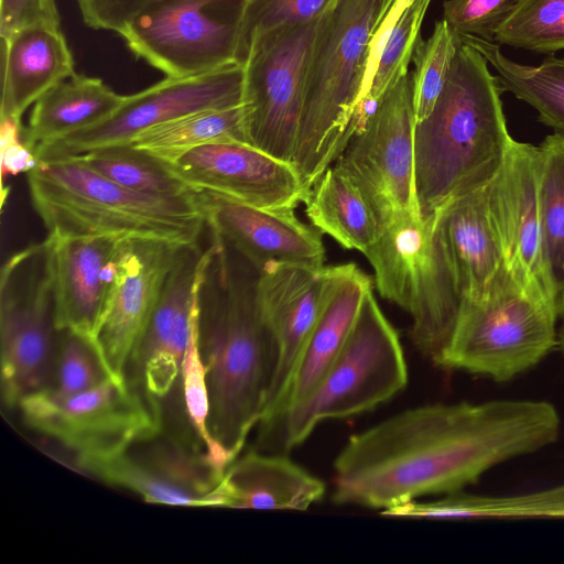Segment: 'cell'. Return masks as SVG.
<instances>
[{"instance_id": "cell-8", "label": "cell", "mask_w": 564, "mask_h": 564, "mask_svg": "<svg viewBox=\"0 0 564 564\" xmlns=\"http://www.w3.org/2000/svg\"><path fill=\"white\" fill-rule=\"evenodd\" d=\"M381 297L412 318L415 347L438 366L454 330L462 300L434 229L433 217L401 215L381 226L364 252Z\"/></svg>"}, {"instance_id": "cell-38", "label": "cell", "mask_w": 564, "mask_h": 564, "mask_svg": "<svg viewBox=\"0 0 564 564\" xmlns=\"http://www.w3.org/2000/svg\"><path fill=\"white\" fill-rule=\"evenodd\" d=\"M55 361V383L46 389L56 397L80 393L109 377L94 343L72 330H58Z\"/></svg>"}, {"instance_id": "cell-21", "label": "cell", "mask_w": 564, "mask_h": 564, "mask_svg": "<svg viewBox=\"0 0 564 564\" xmlns=\"http://www.w3.org/2000/svg\"><path fill=\"white\" fill-rule=\"evenodd\" d=\"M326 273L327 267L296 263H273L259 273V306L279 346V366L262 419L290 384L323 304Z\"/></svg>"}, {"instance_id": "cell-22", "label": "cell", "mask_w": 564, "mask_h": 564, "mask_svg": "<svg viewBox=\"0 0 564 564\" xmlns=\"http://www.w3.org/2000/svg\"><path fill=\"white\" fill-rule=\"evenodd\" d=\"M371 288L369 276L355 263L327 267L323 304L290 384L273 411L261 421L296 405L314 390L341 350Z\"/></svg>"}, {"instance_id": "cell-1", "label": "cell", "mask_w": 564, "mask_h": 564, "mask_svg": "<svg viewBox=\"0 0 564 564\" xmlns=\"http://www.w3.org/2000/svg\"><path fill=\"white\" fill-rule=\"evenodd\" d=\"M543 400L432 403L351 435L334 460L333 501L381 511L478 482L494 466L556 442Z\"/></svg>"}, {"instance_id": "cell-32", "label": "cell", "mask_w": 564, "mask_h": 564, "mask_svg": "<svg viewBox=\"0 0 564 564\" xmlns=\"http://www.w3.org/2000/svg\"><path fill=\"white\" fill-rule=\"evenodd\" d=\"M215 142L248 143L241 106L192 113L148 129L130 141L162 160Z\"/></svg>"}, {"instance_id": "cell-39", "label": "cell", "mask_w": 564, "mask_h": 564, "mask_svg": "<svg viewBox=\"0 0 564 564\" xmlns=\"http://www.w3.org/2000/svg\"><path fill=\"white\" fill-rule=\"evenodd\" d=\"M336 0H247L237 61L242 66L252 41L271 30L321 18Z\"/></svg>"}, {"instance_id": "cell-19", "label": "cell", "mask_w": 564, "mask_h": 564, "mask_svg": "<svg viewBox=\"0 0 564 564\" xmlns=\"http://www.w3.org/2000/svg\"><path fill=\"white\" fill-rule=\"evenodd\" d=\"M207 254L198 243L182 248L134 352L130 368L152 399L164 398L180 377Z\"/></svg>"}, {"instance_id": "cell-14", "label": "cell", "mask_w": 564, "mask_h": 564, "mask_svg": "<svg viewBox=\"0 0 564 564\" xmlns=\"http://www.w3.org/2000/svg\"><path fill=\"white\" fill-rule=\"evenodd\" d=\"M242 89L243 68L239 64L193 77H165L126 96L105 120L43 147L35 156L44 161L128 143L148 129L192 113L241 106Z\"/></svg>"}, {"instance_id": "cell-34", "label": "cell", "mask_w": 564, "mask_h": 564, "mask_svg": "<svg viewBox=\"0 0 564 564\" xmlns=\"http://www.w3.org/2000/svg\"><path fill=\"white\" fill-rule=\"evenodd\" d=\"M431 1L413 0L392 26L382 46L368 91L357 105L349 122V134L354 135L364 129L384 94L409 73V64L421 40V25Z\"/></svg>"}, {"instance_id": "cell-15", "label": "cell", "mask_w": 564, "mask_h": 564, "mask_svg": "<svg viewBox=\"0 0 564 564\" xmlns=\"http://www.w3.org/2000/svg\"><path fill=\"white\" fill-rule=\"evenodd\" d=\"M184 246L158 238L121 239L115 286L95 335L97 352L111 379L128 381L134 352Z\"/></svg>"}, {"instance_id": "cell-10", "label": "cell", "mask_w": 564, "mask_h": 564, "mask_svg": "<svg viewBox=\"0 0 564 564\" xmlns=\"http://www.w3.org/2000/svg\"><path fill=\"white\" fill-rule=\"evenodd\" d=\"M247 0H162L118 32L130 51L166 77L185 78L238 64Z\"/></svg>"}, {"instance_id": "cell-12", "label": "cell", "mask_w": 564, "mask_h": 564, "mask_svg": "<svg viewBox=\"0 0 564 564\" xmlns=\"http://www.w3.org/2000/svg\"><path fill=\"white\" fill-rule=\"evenodd\" d=\"M319 19L261 34L252 41L242 64L241 107L247 142L291 164L300 130L306 64Z\"/></svg>"}, {"instance_id": "cell-3", "label": "cell", "mask_w": 564, "mask_h": 564, "mask_svg": "<svg viewBox=\"0 0 564 564\" xmlns=\"http://www.w3.org/2000/svg\"><path fill=\"white\" fill-rule=\"evenodd\" d=\"M488 62L460 43L433 110L414 128V186L421 218L486 186L513 141Z\"/></svg>"}, {"instance_id": "cell-16", "label": "cell", "mask_w": 564, "mask_h": 564, "mask_svg": "<svg viewBox=\"0 0 564 564\" xmlns=\"http://www.w3.org/2000/svg\"><path fill=\"white\" fill-rule=\"evenodd\" d=\"M163 161L191 188L259 208L294 210L311 192L291 163L248 143H208Z\"/></svg>"}, {"instance_id": "cell-27", "label": "cell", "mask_w": 564, "mask_h": 564, "mask_svg": "<svg viewBox=\"0 0 564 564\" xmlns=\"http://www.w3.org/2000/svg\"><path fill=\"white\" fill-rule=\"evenodd\" d=\"M77 466L110 485L139 495L150 503L209 507L187 480L175 456L154 444L142 458L129 449L106 457L76 458Z\"/></svg>"}, {"instance_id": "cell-37", "label": "cell", "mask_w": 564, "mask_h": 564, "mask_svg": "<svg viewBox=\"0 0 564 564\" xmlns=\"http://www.w3.org/2000/svg\"><path fill=\"white\" fill-rule=\"evenodd\" d=\"M198 290V289H197ZM181 382L186 415L203 446L206 464L223 476L216 446L208 430L209 398L205 365L198 346L197 293L193 310L191 333L181 366Z\"/></svg>"}, {"instance_id": "cell-44", "label": "cell", "mask_w": 564, "mask_h": 564, "mask_svg": "<svg viewBox=\"0 0 564 564\" xmlns=\"http://www.w3.org/2000/svg\"><path fill=\"white\" fill-rule=\"evenodd\" d=\"M412 2L413 0H394L391 9L401 14Z\"/></svg>"}, {"instance_id": "cell-5", "label": "cell", "mask_w": 564, "mask_h": 564, "mask_svg": "<svg viewBox=\"0 0 564 564\" xmlns=\"http://www.w3.org/2000/svg\"><path fill=\"white\" fill-rule=\"evenodd\" d=\"M394 0H336L307 58L293 166L311 191L340 155L361 98L375 36Z\"/></svg>"}, {"instance_id": "cell-23", "label": "cell", "mask_w": 564, "mask_h": 564, "mask_svg": "<svg viewBox=\"0 0 564 564\" xmlns=\"http://www.w3.org/2000/svg\"><path fill=\"white\" fill-rule=\"evenodd\" d=\"M432 217L462 303L480 296L507 269L486 186L451 200Z\"/></svg>"}, {"instance_id": "cell-45", "label": "cell", "mask_w": 564, "mask_h": 564, "mask_svg": "<svg viewBox=\"0 0 564 564\" xmlns=\"http://www.w3.org/2000/svg\"><path fill=\"white\" fill-rule=\"evenodd\" d=\"M557 347H558L560 351L562 352V355L564 356V323L558 328V343H557Z\"/></svg>"}, {"instance_id": "cell-33", "label": "cell", "mask_w": 564, "mask_h": 564, "mask_svg": "<svg viewBox=\"0 0 564 564\" xmlns=\"http://www.w3.org/2000/svg\"><path fill=\"white\" fill-rule=\"evenodd\" d=\"M112 182L141 193L177 196L193 191L165 162L132 143H119L73 156Z\"/></svg>"}, {"instance_id": "cell-28", "label": "cell", "mask_w": 564, "mask_h": 564, "mask_svg": "<svg viewBox=\"0 0 564 564\" xmlns=\"http://www.w3.org/2000/svg\"><path fill=\"white\" fill-rule=\"evenodd\" d=\"M305 205L313 227L346 249L364 253L380 234L379 219L365 194L335 164L313 184Z\"/></svg>"}, {"instance_id": "cell-40", "label": "cell", "mask_w": 564, "mask_h": 564, "mask_svg": "<svg viewBox=\"0 0 564 564\" xmlns=\"http://www.w3.org/2000/svg\"><path fill=\"white\" fill-rule=\"evenodd\" d=\"M516 0H446L443 20L458 40L469 35L494 42L495 32Z\"/></svg>"}, {"instance_id": "cell-17", "label": "cell", "mask_w": 564, "mask_h": 564, "mask_svg": "<svg viewBox=\"0 0 564 564\" xmlns=\"http://www.w3.org/2000/svg\"><path fill=\"white\" fill-rule=\"evenodd\" d=\"M539 167L538 145L513 140L486 185L487 207L508 270L552 302L542 257Z\"/></svg>"}, {"instance_id": "cell-30", "label": "cell", "mask_w": 564, "mask_h": 564, "mask_svg": "<svg viewBox=\"0 0 564 564\" xmlns=\"http://www.w3.org/2000/svg\"><path fill=\"white\" fill-rule=\"evenodd\" d=\"M538 149L542 257L553 306L564 318V133L546 135Z\"/></svg>"}, {"instance_id": "cell-13", "label": "cell", "mask_w": 564, "mask_h": 564, "mask_svg": "<svg viewBox=\"0 0 564 564\" xmlns=\"http://www.w3.org/2000/svg\"><path fill=\"white\" fill-rule=\"evenodd\" d=\"M412 77L402 76L382 97L361 131L333 163L359 186L380 226L401 215L420 216L414 186Z\"/></svg>"}, {"instance_id": "cell-35", "label": "cell", "mask_w": 564, "mask_h": 564, "mask_svg": "<svg viewBox=\"0 0 564 564\" xmlns=\"http://www.w3.org/2000/svg\"><path fill=\"white\" fill-rule=\"evenodd\" d=\"M494 42L538 53L564 50V0H516Z\"/></svg>"}, {"instance_id": "cell-29", "label": "cell", "mask_w": 564, "mask_h": 564, "mask_svg": "<svg viewBox=\"0 0 564 564\" xmlns=\"http://www.w3.org/2000/svg\"><path fill=\"white\" fill-rule=\"evenodd\" d=\"M392 514L451 520L564 519V484L518 495H474L463 490L433 501H408Z\"/></svg>"}, {"instance_id": "cell-9", "label": "cell", "mask_w": 564, "mask_h": 564, "mask_svg": "<svg viewBox=\"0 0 564 564\" xmlns=\"http://www.w3.org/2000/svg\"><path fill=\"white\" fill-rule=\"evenodd\" d=\"M1 392L18 405L50 387L57 335L50 237L12 254L0 275Z\"/></svg>"}, {"instance_id": "cell-18", "label": "cell", "mask_w": 564, "mask_h": 564, "mask_svg": "<svg viewBox=\"0 0 564 564\" xmlns=\"http://www.w3.org/2000/svg\"><path fill=\"white\" fill-rule=\"evenodd\" d=\"M195 192L207 228L259 273L273 263L324 265L325 247L321 232L302 223L294 210L264 209L210 191Z\"/></svg>"}, {"instance_id": "cell-42", "label": "cell", "mask_w": 564, "mask_h": 564, "mask_svg": "<svg viewBox=\"0 0 564 564\" xmlns=\"http://www.w3.org/2000/svg\"><path fill=\"white\" fill-rule=\"evenodd\" d=\"M162 0H77L84 22L91 29L119 32L137 13Z\"/></svg>"}, {"instance_id": "cell-6", "label": "cell", "mask_w": 564, "mask_h": 564, "mask_svg": "<svg viewBox=\"0 0 564 564\" xmlns=\"http://www.w3.org/2000/svg\"><path fill=\"white\" fill-rule=\"evenodd\" d=\"M406 383L408 367L398 333L371 288L341 350L314 390L296 405L258 424V447L286 455L319 423L370 411Z\"/></svg>"}, {"instance_id": "cell-24", "label": "cell", "mask_w": 564, "mask_h": 564, "mask_svg": "<svg viewBox=\"0 0 564 564\" xmlns=\"http://www.w3.org/2000/svg\"><path fill=\"white\" fill-rule=\"evenodd\" d=\"M325 491L319 478L285 454L251 451L226 468L214 490V500L217 508L306 510Z\"/></svg>"}, {"instance_id": "cell-7", "label": "cell", "mask_w": 564, "mask_h": 564, "mask_svg": "<svg viewBox=\"0 0 564 564\" xmlns=\"http://www.w3.org/2000/svg\"><path fill=\"white\" fill-rule=\"evenodd\" d=\"M557 318L552 302L507 268L485 293L462 303L438 366L509 381L557 347Z\"/></svg>"}, {"instance_id": "cell-43", "label": "cell", "mask_w": 564, "mask_h": 564, "mask_svg": "<svg viewBox=\"0 0 564 564\" xmlns=\"http://www.w3.org/2000/svg\"><path fill=\"white\" fill-rule=\"evenodd\" d=\"M22 124L1 120L2 174L28 173L37 164L36 156L22 140Z\"/></svg>"}, {"instance_id": "cell-20", "label": "cell", "mask_w": 564, "mask_h": 564, "mask_svg": "<svg viewBox=\"0 0 564 564\" xmlns=\"http://www.w3.org/2000/svg\"><path fill=\"white\" fill-rule=\"evenodd\" d=\"M52 263L57 330L95 335L117 276V251L124 236H54ZM96 347V346H95Z\"/></svg>"}, {"instance_id": "cell-36", "label": "cell", "mask_w": 564, "mask_h": 564, "mask_svg": "<svg viewBox=\"0 0 564 564\" xmlns=\"http://www.w3.org/2000/svg\"><path fill=\"white\" fill-rule=\"evenodd\" d=\"M445 20L435 23L427 40H420L413 53L411 73L415 124L429 117L446 83L459 46Z\"/></svg>"}, {"instance_id": "cell-2", "label": "cell", "mask_w": 564, "mask_h": 564, "mask_svg": "<svg viewBox=\"0 0 564 564\" xmlns=\"http://www.w3.org/2000/svg\"><path fill=\"white\" fill-rule=\"evenodd\" d=\"M209 234L197 290V330L209 398L208 430L225 471L264 414L279 346L259 306V272L223 238Z\"/></svg>"}, {"instance_id": "cell-25", "label": "cell", "mask_w": 564, "mask_h": 564, "mask_svg": "<svg viewBox=\"0 0 564 564\" xmlns=\"http://www.w3.org/2000/svg\"><path fill=\"white\" fill-rule=\"evenodd\" d=\"M1 42L0 118L21 124L31 105L75 74L74 59L59 26H30Z\"/></svg>"}, {"instance_id": "cell-11", "label": "cell", "mask_w": 564, "mask_h": 564, "mask_svg": "<svg viewBox=\"0 0 564 564\" xmlns=\"http://www.w3.org/2000/svg\"><path fill=\"white\" fill-rule=\"evenodd\" d=\"M18 406L29 426L73 451L76 458L123 453L153 438L161 429L155 401H145L129 381L110 377L68 397L43 389Z\"/></svg>"}, {"instance_id": "cell-31", "label": "cell", "mask_w": 564, "mask_h": 564, "mask_svg": "<svg viewBox=\"0 0 564 564\" xmlns=\"http://www.w3.org/2000/svg\"><path fill=\"white\" fill-rule=\"evenodd\" d=\"M458 42L484 55L497 72L502 91L532 106L539 121L564 133V58L549 55L541 65L530 66L507 58L495 42L469 35L460 36Z\"/></svg>"}, {"instance_id": "cell-26", "label": "cell", "mask_w": 564, "mask_h": 564, "mask_svg": "<svg viewBox=\"0 0 564 564\" xmlns=\"http://www.w3.org/2000/svg\"><path fill=\"white\" fill-rule=\"evenodd\" d=\"M124 98L100 78L75 73L35 101L22 140L35 155L43 147L105 120Z\"/></svg>"}, {"instance_id": "cell-41", "label": "cell", "mask_w": 564, "mask_h": 564, "mask_svg": "<svg viewBox=\"0 0 564 564\" xmlns=\"http://www.w3.org/2000/svg\"><path fill=\"white\" fill-rule=\"evenodd\" d=\"M35 25L61 28L55 0H0V36L8 39Z\"/></svg>"}, {"instance_id": "cell-4", "label": "cell", "mask_w": 564, "mask_h": 564, "mask_svg": "<svg viewBox=\"0 0 564 564\" xmlns=\"http://www.w3.org/2000/svg\"><path fill=\"white\" fill-rule=\"evenodd\" d=\"M48 235L147 237L196 245L206 225L195 189L177 196L129 189L73 156L37 161L26 173Z\"/></svg>"}]
</instances>
